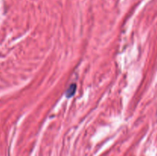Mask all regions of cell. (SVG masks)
I'll list each match as a JSON object with an SVG mask.
<instances>
[{"instance_id":"6da1fadb","label":"cell","mask_w":157,"mask_h":156,"mask_svg":"<svg viewBox=\"0 0 157 156\" xmlns=\"http://www.w3.org/2000/svg\"><path fill=\"white\" fill-rule=\"evenodd\" d=\"M75 91H76V85L75 84H72L67 89V92H66V95H67V97H71L75 93Z\"/></svg>"}]
</instances>
